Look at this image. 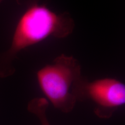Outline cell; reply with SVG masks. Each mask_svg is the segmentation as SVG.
Listing matches in <instances>:
<instances>
[{
    "mask_svg": "<svg viewBox=\"0 0 125 125\" xmlns=\"http://www.w3.org/2000/svg\"><path fill=\"white\" fill-rule=\"evenodd\" d=\"M74 26V20L68 13H57L44 5H31L18 21L10 47L0 58V75L13 73L12 62L21 50L50 37L65 38L72 33Z\"/></svg>",
    "mask_w": 125,
    "mask_h": 125,
    "instance_id": "obj_1",
    "label": "cell"
},
{
    "mask_svg": "<svg viewBox=\"0 0 125 125\" xmlns=\"http://www.w3.org/2000/svg\"><path fill=\"white\" fill-rule=\"evenodd\" d=\"M81 65L73 56L62 54L41 68L37 73L41 89L54 107H72L75 102L76 91L82 90Z\"/></svg>",
    "mask_w": 125,
    "mask_h": 125,
    "instance_id": "obj_2",
    "label": "cell"
},
{
    "mask_svg": "<svg viewBox=\"0 0 125 125\" xmlns=\"http://www.w3.org/2000/svg\"><path fill=\"white\" fill-rule=\"evenodd\" d=\"M83 93L104 108H114L125 103V86L114 78H102L85 83Z\"/></svg>",
    "mask_w": 125,
    "mask_h": 125,
    "instance_id": "obj_3",
    "label": "cell"
},
{
    "mask_svg": "<svg viewBox=\"0 0 125 125\" xmlns=\"http://www.w3.org/2000/svg\"><path fill=\"white\" fill-rule=\"evenodd\" d=\"M3 1V0H0V3H1V2H2V1Z\"/></svg>",
    "mask_w": 125,
    "mask_h": 125,
    "instance_id": "obj_4",
    "label": "cell"
}]
</instances>
